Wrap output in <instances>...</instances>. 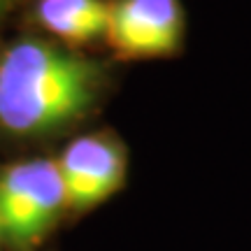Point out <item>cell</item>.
Segmentation results:
<instances>
[{
    "label": "cell",
    "instance_id": "cell-5",
    "mask_svg": "<svg viewBox=\"0 0 251 251\" xmlns=\"http://www.w3.org/2000/svg\"><path fill=\"white\" fill-rule=\"evenodd\" d=\"M40 24L70 45H86L107 35L109 5L102 0H40Z\"/></svg>",
    "mask_w": 251,
    "mask_h": 251
},
{
    "label": "cell",
    "instance_id": "cell-6",
    "mask_svg": "<svg viewBox=\"0 0 251 251\" xmlns=\"http://www.w3.org/2000/svg\"><path fill=\"white\" fill-rule=\"evenodd\" d=\"M9 2H12V0H0V17L5 14V9L9 7Z\"/></svg>",
    "mask_w": 251,
    "mask_h": 251
},
{
    "label": "cell",
    "instance_id": "cell-7",
    "mask_svg": "<svg viewBox=\"0 0 251 251\" xmlns=\"http://www.w3.org/2000/svg\"><path fill=\"white\" fill-rule=\"evenodd\" d=\"M0 242H2V224H0Z\"/></svg>",
    "mask_w": 251,
    "mask_h": 251
},
{
    "label": "cell",
    "instance_id": "cell-3",
    "mask_svg": "<svg viewBox=\"0 0 251 251\" xmlns=\"http://www.w3.org/2000/svg\"><path fill=\"white\" fill-rule=\"evenodd\" d=\"M68 207L84 212L102 205L126 181V151L112 135H81L56 161Z\"/></svg>",
    "mask_w": 251,
    "mask_h": 251
},
{
    "label": "cell",
    "instance_id": "cell-2",
    "mask_svg": "<svg viewBox=\"0 0 251 251\" xmlns=\"http://www.w3.org/2000/svg\"><path fill=\"white\" fill-rule=\"evenodd\" d=\"M68 207L61 175L51 158H33L0 172L2 240L28 249L45 237Z\"/></svg>",
    "mask_w": 251,
    "mask_h": 251
},
{
    "label": "cell",
    "instance_id": "cell-1",
    "mask_svg": "<svg viewBox=\"0 0 251 251\" xmlns=\"http://www.w3.org/2000/svg\"><path fill=\"white\" fill-rule=\"evenodd\" d=\"M102 91L98 63L26 37L0 54V128L45 135L89 114Z\"/></svg>",
    "mask_w": 251,
    "mask_h": 251
},
{
    "label": "cell",
    "instance_id": "cell-4",
    "mask_svg": "<svg viewBox=\"0 0 251 251\" xmlns=\"http://www.w3.org/2000/svg\"><path fill=\"white\" fill-rule=\"evenodd\" d=\"M184 35L179 0H119L109 5L107 40L126 58L175 54Z\"/></svg>",
    "mask_w": 251,
    "mask_h": 251
}]
</instances>
